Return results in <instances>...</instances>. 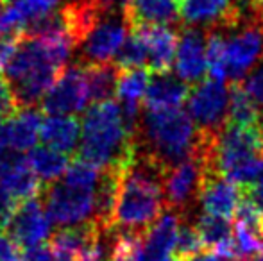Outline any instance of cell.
Returning <instances> with one entry per match:
<instances>
[{
	"mask_svg": "<svg viewBox=\"0 0 263 261\" xmlns=\"http://www.w3.org/2000/svg\"><path fill=\"white\" fill-rule=\"evenodd\" d=\"M206 170L236 185H253L263 175V126L235 127L226 124L215 136Z\"/></svg>",
	"mask_w": 263,
	"mask_h": 261,
	"instance_id": "obj_5",
	"label": "cell"
},
{
	"mask_svg": "<svg viewBox=\"0 0 263 261\" xmlns=\"http://www.w3.org/2000/svg\"><path fill=\"white\" fill-rule=\"evenodd\" d=\"M195 229H197L199 236H201L204 251L210 252H217L222 245H226L233 238L229 220L217 218V216H210V215L199 216L197 224H195Z\"/></svg>",
	"mask_w": 263,
	"mask_h": 261,
	"instance_id": "obj_26",
	"label": "cell"
},
{
	"mask_svg": "<svg viewBox=\"0 0 263 261\" xmlns=\"http://www.w3.org/2000/svg\"><path fill=\"white\" fill-rule=\"evenodd\" d=\"M27 165L31 167V170L36 174V177L43 183V186L52 185V183L59 181L63 174L68 170L70 159L66 154L58 152L49 147H34L29 152V156L25 157Z\"/></svg>",
	"mask_w": 263,
	"mask_h": 261,
	"instance_id": "obj_23",
	"label": "cell"
},
{
	"mask_svg": "<svg viewBox=\"0 0 263 261\" xmlns=\"http://www.w3.org/2000/svg\"><path fill=\"white\" fill-rule=\"evenodd\" d=\"M229 91L224 83L206 79L199 83L188 97V115L192 116L197 131L202 134L215 136L226 126Z\"/></svg>",
	"mask_w": 263,
	"mask_h": 261,
	"instance_id": "obj_8",
	"label": "cell"
},
{
	"mask_svg": "<svg viewBox=\"0 0 263 261\" xmlns=\"http://www.w3.org/2000/svg\"><path fill=\"white\" fill-rule=\"evenodd\" d=\"M174 2H176V4H177V7H179L181 4H183V0H174Z\"/></svg>",
	"mask_w": 263,
	"mask_h": 261,
	"instance_id": "obj_42",
	"label": "cell"
},
{
	"mask_svg": "<svg viewBox=\"0 0 263 261\" xmlns=\"http://www.w3.org/2000/svg\"><path fill=\"white\" fill-rule=\"evenodd\" d=\"M204 172L206 167L202 157L194 154L163 175V195H165V206L170 211H181L192 200L199 198Z\"/></svg>",
	"mask_w": 263,
	"mask_h": 261,
	"instance_id": "obj_11",
	"label": "cell"
},
{
	"mask_svg": "<svg viewBox=\"0 0 263 261\" xmlns=\"http://www.w3.org/2000/svg\"><path fill=\"white\" fill-rule=\"evenodd\" d=\"M90 102L86 72L79 63L66 66L42 101V111L49 116H73Z\"/></svg>",
	"mask_w": 263,
	"mask_h": 261,
	"instance_id": "obj_10",
	"label": "cell"
},
{
	"mask_svg": "<svg viewBox=\"0 0 263 261\" xmlns=\"http://www.w3.org/2000/svg\"><path fill=\"white\" fill-rule=\"evenodd\" d=\"M228 75L235 81H242L247 70L263 54V27L249 25L242 32L228 39Z\"/></svg>",
	"mask_w": 263,
	"mask_h": 261,
	"instance_id": "obj_14",
	"label": "cell"
},
{
	"mask_svg": "<svg viewBox=\"0 0 263 261\" xmlns=\"http://www.w3.org/2000/svg\"><path fill=\"white\" fill-rule=\"evenodd\" d=\"M179 13L186 24L222 20L226 25H233L240 18V9L231 0H183Z\"/></svg>",
	"mask_w": 263,
	"mask_h": 261,
	"instance_id": "obj_19",
	"label": "cell"
},
{
	"mask_svg": "<svg viewBox=\"0 0 263 261\" xmlns=\"http://www.w3.org/2000/svg\"><path fill=\"white\" fill-rule=\"evenodd\" d=\"M129 27L135 25H168L177 20V4L174 0H131L124 4Z\"/></svg>",
	"mask_w": 263,
	"mask_h": 261,
	"instance_id": "obj_20",
	"label": "cell"
},
{
	"mask_svg": "<svg viewBox=\"0 0 263 261\" xmlns=\"http://www.w3.org/2000/svg\"><path fill=\"white\" fill-rule=\"evenodd\" d=\"M2 14H4V6L0 4V38L4 36V27H2Z\"/></svg>",
	"mask_w": 263,
	"mask_h": 261,
	"instance_id": "obj_41",
	"label": "cell"
},
{
	"mask_svg": "<svg viewBox=\"0 0 263 261\" xmlns=\"http://www.w3.org/2000/svg\"><path fill=\"white\" fill-rule=\"evenodd\" d=\"M0 188L7 193L14 202H25L42 195L43 185L36 174L31 170L25 157L18 161L16 165L9 168L6 174L0 177Z\"/></svg>",
	"mask_w": 263,
	"mask_h": 261,
	"instance_id": "obj_21",
	"label": "cell"
},
{
	"mask_svg": "<svg viewBox=\"0 0 263 261\" xmlns=\"http://www.w3.org/2000/svg\"><path fill=\"white\" fill-rule=\"evenodd\" d=\"M20 247L7 233L0 231V261H20Z\"/></svg>",
	"mask_w": 263,
	"mask_h": 261,
	"instance_id": "obj_32",
	"label": "cell"
},
{
	"mask_svg": "<svg viewBox=\"0 0 263 261\" xmlns=\"http://www.w3.org/2000/svg\"><path fill=\"white\" fill-rule=\"evenodd\" d=\"M247 186H249V193L253 195L254 200L263 204V175L258 181H254L253 185H247Z\"/></svg>",
	"mask_w": 263,
	"mask_h": 261,
	"instance_id": "obj_36",
	"label": "cell"
},
{
	"mask_svg": "<svg viewBox=\"0 0 263 261\" xmlns=\"http://www.w3.org/2000/svg\"><path fill=\"white\" fill-rule=\"evenodd\" d=\"M86 72L88 95L91 104H102V102L113 101L118 90V77L120 68L115 63H102L83 66Z\"/></svg>",
	"mask_w": 263,
	"mask_h": 261,
	"instance_id": "obj_24",
	"label": "cell"
},
{
	"mask_svg": "<svg viewBox=\"0 0 263 261\" xmlns=\"http://www.w3.org/2000/svg\"><path fill=\"white\" fill-rule=\"evenodd\" d=\"M42 113L34 108L20 109L6 122V145L14 152L32 150L42 131Z\"/></svg>",
	"mask_w": 263,
	"mask_h": 261,
	"instance_id": "obj_18",
	"label": "cell"
},
{
	"mask_svg": "<svg viewBox=\"0 0 263 261\" xmlns=\"http://www.w3.org/2000/svg\"><path fill=\"white\" fill-rule=\"evenodd\" d=\"M176 259L177 261H188L194 256L204 252V245L202 240L199 236L195 226H181L179 233H177V240H176Z\"/></svg>",
	"mask_w": 263,
	"mask_h": 261,
	"instance_id": "obj_29",
	"label": "cell"
},
{
	"mask_svg": "<svg viewBox=\"0 0 263 261\" xmlns=\"http://www.w3.org/2000/svg\"><path fill=\"white\" fill-rule=\"evenodd\" d=\"M147 45V65L156 75L168 73L177 52V32L168 25H135Z\"/></svg>",
	"mask_w": 263,
	"mask_h": 261,
	"instance_id": "obj_15",
	"label": "cell"
},
{
	"mask_svg": "<svg viewBox=\"0 0 263 261\" xmlns=\"http://www.w3.org/2000/svg\"><path fill=\"white\" fill-rule=\"evenodd\" d=\"M104 9H111V7H122L124 6V0H97Z\"/></svg>",
	"mask_w": 263,
	"mask_h": 261,
	"instance_id": "obj_38",
	"label": "cell"
},
{
	"mask_svg": "<svg viewBox=\"0 0 263 261\" xmlns=\"http://www.w3.org/2000/svg\"><path fill=\"white\" fill-rule=\"evenodd\" d=\"M258 261H263V252H261V256H260V258H258Z\"/></svg>",
	"mask_w": 263,
	"mask_h": 261,
	"instance_id": "obj_43",
	"label": "cell"
},
{
	"mask_svg": "<svg viewBox=\"0 0 263 261\" xmlns=\"http://www.w3.org/2000/svg\"><path fill=\"white\" fill-rule=\"evenodd\" d=\"M127 2H131V0H124V4H127ZM122 7H124V6H122Z\"/></svg>",
	"mask_w": 263,
	"mask_h": 261,
	"instance_id": "obj_44",
	"label": "cell"
},
{
	"mask_svg": "<svg viewBox=\"0 0 263 261\" xmlns=\"http://www.w3.org/2000/svg\"><path fill=\"white\" fill-rule=\"evenodd\" d=\"M79 134V122L76 116H47L40 131V138L45 147L63 154L76 150Z\"/></svg>",
	"mask_w": 263,
	"mask_h": 261,
	"instance_id": "obj_22",
	"label": "cell"
},
{
	"mask_svg": "<svg viewBox=\"0 0 263 261\" xmlns=\"http://www.w3.org/2000/svg\"><path fill=\"white\" fill-rule=\"evenodd\" d=\"M115 65L120 70L143 68V65H147V45L138 29L131 27L124 45L115 56Z\"/></svg>",
	"mask_w": 263,
	"mask_h": 261,
	"instance_id": "obj_27",
	"label": "cell"
},
{
	"mask_svg": "<svg viewBox=\"0 0 263 261\" xmlns=\"http://www.w3.org/2000/svg\"><path fill=\"white\" fill-rule=\"evenodd\" d=\"M16 208H18V202H14L13 198L0 188V231H4L7 227V224H9L11 216L14 215Z\"/></svg>",
	"mask_w": 263,
	"mask_h": 261,
	"instance_id": "obj_33",
	"label": "cell"
},
{
	"mask_svg": "<svg viewBox=\"0 0 263 261\" xmlns=\"http://www.w3.org/2000/svg\"><path fill=\"white\" fill-rule=\"evenodd\" d=\"M50 227H52V222L36 197L18 204L6 231L18 247L27 251V249L42 245L50 236Z\"/></svg>",
	"mask_w": 263,
	"mask_h": 261,
	"instance_id": "obj_12",
	"label": "cell"
},
{
	"mask_svg": "<svg viewBox=\"0 0 263 261\" xmlns=\"http://www.w3.org/2000/svg\"><path fill=\"white\" fill-rule=\"evenodd\" d=\"M20 261H54V256H52L50 247L38 245V247L27 249V251L22 254Z\"/></svg>",
	"mask_w": 263,
	"mask_h": 261,
	"instance_id": "obj_35",
	"label": "cell"
},
{
	"mask_svg": "<svg viewBox=\"0 0 263 261\" xmlns=\"http://www.w3.org/2000/svg\"><path fill=\"white\" fill-rule=\"evenodd\" d=\"M102 233L93 220L66 226L50 236L54 261H101Z\"/></svg>",
	"mask_w": 263,
	"mask_h": 261,
	"instance_id": "obj_9",
	"label": "cell"
},
{
	"mask_svg": "<svg viewBox=\"0 0 263 261\" xmlns=\"http://www.w3.org/2000/svg\"><path fill=\"white\" fill-rule=\"evenodd\" d=\"M242 197L243 185L228 181L215 172H204L201 190H199V202L202 204L204 215L229 220L231 216H235Z\"/></svg>",
	"mask_w": 263,
	"mask_h": 261,
	"instance_id": "obj_13",
	"label": "cell"
},
{
	"mask_svg": "<svg viewBox=\"0 0 263 261\" xmlns=\"http://www.w3.org/2000/svg\"><path fill=\"white\" fill-rule=\"evenodd\" d=\"M228 42L220 32H211L206 39V63H208L210 79L224 83L228 77Z\"/></svg>",
	"mask_w": 263,
	"mask_h": 261,
	"instance_id": "obj_28",
	"label": "cell"
},
{
	"mask_svg": "<svg viewBox=\"0 0 263 261\" xmlns=\"http://www.w3.org/2000/svg\"><path fill=\"white\" fill-rule=\"evenodd\" d=\"M18 111H20V106H18L13 86H11V83L6 79V75L0 73V116L9 120L11 116H14Z\"/></svg>",
	"mask_w": 263,
	"mask_h": 261,
	"instance_id": "obj_30",
	"label": "cell"
},
{
	"mask_svg": "<svg viewBox=\"0 0 263 261\" xmlns=\"http://www.w3.org/2000/svg\"><path fill=\"white\" fill-rule=\"evenodd\" d=\"M45 211L50 222L59 226H77L88 222L93 216V193L95 190L83 188L63 181L43 186Z\"/></svg>",
	"mask_w": 263,
	"mask_h": 261,
	"instance_id": "obj_7",
	"label": "cell"
},
{
	"mask_svg": "<svg viewBox=\"0 0 263 261\" xmlns=\"http://www.w3.org/2000/svg\"><path fill=\"white\" fill-rule=\"evenodd\" d=\"M201 134L184 109H163L140 115L135 143L136 156L156 165L163 174L197 152Z\"/></svg>",
	"mask_w": 263,
	"mask_h": 261,
	"instance_id": "obj_2",
	"label": "cell"
},
{
	"mask_svg": "<svg viewBox=\"0 0 263 261\" xmlns=\"http://www.w3.org/2000/svg\"><path fill=\"white\" fill-rule=\"evenodd\" d=\"M188 261H226V259L217 254H213V252H210V251H204V252H201V254L194 256V258L188 259Z\"/></svg>",
	"mask_w": 263,
	"mask_h": 261,
	"instance_id": "obj_37",
	"label": "cell"
},
{
	"mask_svg": "<svg viewBox=\"0 0 263 261\" xmlns=\"http://www.w3.org/2000/svg\"><path fill=\"white\" fill-rule=\"evenodd\" d=\"M247 4H249L251 7H253L254 11H258L260 13V20H261V14H263V0H246Z\"/></svg>",
	"mask_w": 263,
	"mask_h": 261,
	"instance_id": "obj_39",
	"label": "cell"
},
{
	"mask_svg": "<svg viewBox=\"0 0 263 261\" xmlns=\"http://www.w3.org/2000/svg\"><path fill=\"white\" fill-rule=\"evenodd\" d=\"M243 88H246L247 93L251 95V98H253L260 108H263V61L258 65V68H254L253 72H251V75L247 77Z\"/></svg>",
	"mask_w": 263,
	"mask_h": 261,
	"instance_id": "obj_31",
	"label": "cell"
},
{
	"mask_svg": "<svg viewBox=\"0 0 263 261\" xmlns=\"http://www.w3.org/2000/svg\"><path fill=\"white\" fill-rule=\"evenodd\" d=\"M70 38L20 36L16 50L4 66L20 109L34 108L45 98L73 52Z\"/></svg>",
	"mask_w": 263,
	"mask_h": 261,
	"instance_id": "obj_1",
	"label": "cell"
},
{
	"mask_svg": "<svg viewBox=\"0 0 263 261\" xmlns=\"http://www.w3.org/2000/svg\"><path fill=\"white\" fill-rule=\"evenodd\" d=\"M76 159L99 168L127 170L136 159L135 136L127 131L118 102L91 104L84 113Z\"/></svg>",
	"mask_w": 263,
	"mask_h": 261,
	"instance_id": "obj_3",
	"label": "cell"
},
{
	"mask_svg": "<svg viewBox=\"0 0 263 261\" xmlns=\"http://www.w3.org/2000/svg\"><path fill=\"white\" fill-rule=\"evenodd\" d=\"M24 159L20 152H14V150L7 149V147H0V177L9 170L13 165H16L18 161Z\"/></svg>",
	"mask_w": 263,
	"mask_h": 261,
	"instance_id": "obj_34",
	"label": "cell"
},
{
	"mask_svg": "<svg viewBox=\"0 0 263 261\" xmlns=\"http://www.w3.org/2000/svg\"><path fill=\"white\" fill-rule=\"evenodd\" d=\"M163 175L156 165L136 156L135 163L122 174L113 231L145 233L161 216L165 206Z\"/></svg>",
	"mask_w": 263,
	"mask_h": 261,
	"instance_id": "obj_4",
	"label": "cell"
},
{
	"mask_svg": "<svg viewBox=\"0 0 263 261\" xmlns=\"http://www.w3.org/2000/svg\"><path fill=\"white\" fill-rule=\"evenodd\" d=\"M190 97V88L179 77L161 73L151 79L149 88L143 97V106L149 111H163V109H177Z\"/></svg>",
	"mask_w": 263,
	"mask_h": 261,
	"instance_id": "obj_17",
	"label": "cell"
},
{
	"mask_svg": "<svg viewBox=\"0 0 263 261\" xmlns=\"http://www.w3.org/2000/svg\"><path fill=\"white\" fill-rule=\"evenodd\" d=\"M129 31L131 27L124 9L122 7L107 9L76 49L79 50V65L91 66L111 63V59L124 45Z\"/></svg>",
	"mask_w": 263,
	"mask_h": 261,
	"instance_id": "obj_6",
	"label": "cell"
},
{
	"mask_svg": "<svg viewBox=\"0 0 263 261\" xmlns=\"http://www.w3.org/2000/svg\"><path fill=\"white\" fill-rule=\"evenodd\" d=\"M228 126L235 127H256L260 126V109L251 98L242 81H235L229 90Z\"/></svg>",
	"mask_w": 263,
	"mask_h": 261,
	"instance_id": "obj_25",
	"label": "cell"
},
{
	"mask_svg": "<svg viewBox=\"0 0 263 261\" xmlns=\"http://www.w3.org/2000/svg\"><path fill=\"white\" fill-rule=\"evenodd\" d=\"M208 70L206 63V42L197 29L183 31L176 52V72L183 83H199Z\"/></svg>",
	"mask_w": 263,
	"mask_h": 261,
	"instance_id": "obj_16",
	"label": "cell"
},
{
	"mask_svg": "<svg viewBox=\"0 0 263 261\" xmlns=\"http://www.w3.org/2000/svg\"><path fill=\"white\" fill-rule=\"evenodd\" d=\"M0 147H7L6 145V122L0 116Z\"/></svg>",
	"mask_w": 263,
	"mask_h": 261,
	"instance_id": "obj_40",
	"label": "cell"
}]
</instances>
